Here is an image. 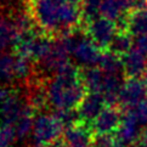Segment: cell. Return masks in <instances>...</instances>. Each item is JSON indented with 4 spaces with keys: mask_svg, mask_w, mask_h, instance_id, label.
<instances>
[{
    "mask_svg": "<svg viewBox=\"0 0 147 147\" xmlns=\"http://www.w3.org/2000/svg\"><path fill=\"white\" fill-rule=\"evenodd\" d=\"M24 7L36 29L52 39L83 29L80 5L67 0H27Z\"/></svg>",
    "mask_w": 147,
    "mask_h": 147,
    "instance_id": "6da1fadb",
    "label": "cell"
},
{
    "mask_svg": "<svg viewBox=\"0 0 147 147\" xmlns=\"http://www.w3.org/2000/svg\"><path fill=\"white\" fill-rule=\"evenodd\" d=\"M48 105L54 109H77L88 95L82 79V69L72 62L45 83Z\"/></svg>",
    "mask_w": 147,
    "mask_h": 147,
    "instance_id": "7a4b0ae2",
    "label": "cell"
},
{
    "mask_svg": "<svg viewBox=\"0 0 147 147\" xmlns=\"http://www.w3.org/2000/svg\"><path fill=\"white\" fill-rule=\"evenodd\" d=\"M63 131V125L55 117L54 113H39V115H36L34 119L32 141L49 147L62 138Z\"/></svg>",
    "mask_w": 147,
    "mask_h": 147,
    "instance_id": "3957f363",
    "label": "cell"
},
{
    "mask_svg": "<svg viewBox=\"0 0 147 147\" xmlns=\"http://www.w3.org/2000/svg\"><path fill=\"white\" fill-rule=\"evenodd\" d=\"M119 28L117 23L101 16L83 24V33L103 51L108 50Z\"/></svg>",
    "mask_w": 147,
    "mask_h": 147,
    "instance_id": "277c9868",
    "label": "cell"
},
{
    "mask_svg": "<svg viewBox=\"0 0 147 147\" xmlns=\"http://www.w3.org/2000/svg\"><path fill=\"white\" fill-rule=\"evenodd\" d=\"M147 98V84L140 78H125L119 95V108L129 111Z\"/></svg>",
    "mask_w": 147,
    "mask_h": 147,
    "instance_id": "5b68a950",
    "label": "cell"
},
{
    "mask_svg": "<svg viewBox=\"0 0 147 147\" xmlns=\"http://www.w3.org/2000/svg\"><path fill=\"white\" fill-rule=\"evenodd\" d=\"M123 119V112L119 107L106 106L90 125L91 130L98 136H114Z\"/></svg>",
    "mask_w": 147,
    "mask_h": 147,
    "instance_id": "8992f818",
    "label": "cell"
},
{
    "mask_svg": "<svg viewBox=\"0 0 147 147\" xmlns=\"http://www.w3.org/2000/svg\"><path fill=\"white\" fill-rule=\"evenodd\" d=\"M102 54L103 50L100 49L96 44H94L92 40L83 33V35L78 39L72 55L80 65L84 66V68H91L98 66Z\"/></svg>",
    "mask_w": 147,
    "mask_h": 147,
    "instance_id": "52a82bcc",
    "label": "cell"
},
{
    "mask_svg": "<svg viewBox=\"0 0 147 147\" xmlns=\"http://www.w3.org/2000/svg\"><path fill=\"white\" fill-rule=\"evenodd\" d=\"M136 7H139L136 0H102L98 13L101 17L119 24Z\"/></svg>",
    "mask_w": 147,
    "mask_h": 147,
    "instance_id": "ba28073f",
    "label": "cell"
},
{
    "mask_svg": "<svg viewBox=\"0 0 147 147\" xmlns=\"http://www.w3.org/2000/svg\"><path fill=\"white\" fill-rule=\"evenodd\" d=\"M107 105L101 94L97 92H88L80 105L77 107V113L79 117V122L90 125L97 118V115L103 111Z\"/></svg>",
    "mask_w": 147,
    "mask_h": 147,
    "instance_id": "9c48e42d",
    "label": "cell"
},
{
    "mask_svg": "<svg viewBox=\"0 0 147 147\" xmlns=\"http://www.w3.org/2000/svg\"><path fill=\"white\" fill-rule=\"evenodd\" d=\"M62 139L68 147H91L95 134L89 125L78 122L65 129Z\"/></svg>",
    "mask_w": 147,
    "mask_h": 147,
    "instance_id": "30bf717a",
    "label": "cell"
},
{
    "mask_svg": "<svg viewBox=\"0 0 147 147\" xmlns=\"http://www.w3.org/2000/svg\"><path fill=\"white\" fill-rule=\"evenodd\" d=\"M119 29L127 30L133 36H141L147 33V6L136 7L122 23L117 24Z\"/></svg>",
    "mask_w": 147,
    "mask_h": 147,
    "instance_id": "8fae6325",
    "label": "cell"
},
{
    "mask_svg": "<svg viewBox=\"0 0 147 147\" xmlns=\"http://www.w3.org/2000/svg\"><path fill=\"white\" fill-rule=\"evenodd\" d=\"M123 74L129 78H139L147 69V57L139 49H133L122 57Z\"/></svg>",
    "mask_w": 147,
    "mask_h": 147,
    "instance_id": "7c38bea8",
    "label": "cell"
},
{
    "mask_svg": "<svg viewBox=\"0 0 147 147\" xmlns=\"http://www.w3.org/2000/svg\"><path fill=\"white\" fill-rule=\"evenodd\" d=\"M114 138L117 141H119V142L130 147L131 145H134L136 141H139L141 138L140 125L136 123L130 115H128L127 113H123L122 123H120Z\"/></svg>",
    "mask_w": 147,
    "mask_h": 147,
    "instance_id": "4fadbf2b",
    "label": "cell"
},
{
    "mask_svg": "<svg viewBox=\"0 0 147 147\" xmlns=\"http://www.w3.org/2000/svg\"><path fill=\"white\" fill-rule=\"evenodd\" d=\"M24 103L26 102H23L22 100L20 98L18 94L13 90L11 95L0 105V106H1V108H0V114H1V119H3L1 124H6V125L13 127L17 122L21 112H22Z\"/></svg>",
    "mask_w": 147,
    "mask_h": 147,
    "instance_id": "5bb4252c",
    "label": "cell"
},
{
    "mask_svg": "<svg viewBox=\"0 0 147 147\" xmlns=\"http://www.w3.org/2000/svg\"><path fill=\"white\" fill-rule=\"evenodd\" d=\"M35 113L36 112L34 111V108L26 102L16 124L13 125L15 131H16V138L24 139L26 136L29 135V133H32L33 125H34V119H35L34 118Z\"/></svg>",
    "mask_w": 147,
    "mask_h": 147,
    "instance_id": "9a60e30c",
    "label": "cell"
},
{
    "mask_svg": "<svg viewBox=\"0 0 147 147\" xmlns=\"http://www.w3.org/2000/svg\"><path fill=\"white\" fill-rule=\"evenodd\" d=\"M82 79H83V83L85 85L88 92L101 94L103 80H105V73L98 67H91V68L83 67Z\"/></svg>",
    "mask_w": 147,
    "mask_h": 147,
    "instance_id": "2e32d148",
    "label": "cell"
},
{
    "mask_svg": "<svg viewBox=\"0 0 147 147\" xmlns=\"http://www.w3.org/2000/svg\"><path fill=\"white\" fill-rule=\"evenodd\" d=\"M133 35L129 32L123 29H119L118 33L115 34L112 44L109 45L108 51H111L112 54L119 56L120 59L127 55L129 51L133 50Z\"/></svg>",
    "mask_w": 147,
    "mask_h": 147,
    "instance_id": "e0dca14e",
    "label": "cell"
},
{
    "mask_svg": "<svg viewBox=\"0 0 147 147\" xmlns=\"http://www.w3.org/2000/svg\"><path fill=\"white\" fill-rule=\"evenodd\" d=\"M16 38L17 33L10 17L0 15V51H4L10 45L13 46Z\"/></svg>",
    "mask_w": 147,
    "mask_h": 147,
    "instance_id": "ac0fdd59",
    "label": "cell"
},
{
    "mask_svg": "<svg viewBox=\"0 0 147 147\" xmlns=\"http://www.w3.org/2000/svg\"><path fill=\"white\" fill-rule=\"evenodd\" d=\"M98 68L105 74H120L123 72L122 59L119 56L112 54L111 51H103L101 61L98 63Z\"/></svg>",
    "mask_w": 147,
    "mask_h": 147,
    "instance_id": "d6986e66",
    "label": "cell"
},
{
    "mask_svg": "<svg viewBox=\"0 0 147 147\" xmlns=\"http://www.w3.org/2000/svg\"><path fill=\"white\" fill-rule=\"evenodd\" d=\"M15 79V56L10 54L0 55V83L7 84Z\"/></svg>",
    "mask_w": 147,
    "mask_h": 147,
    "instance_id": "ffe728a7",
    "label": "cell"
},
{
    "mask_svg": "<svg viewBox=\"0 0 147 147\" xmlns=\"http://www.w3.org/2000/svg\"><path fill=\"white\" fill-rule=\"evenodd\" d=\"M101 3H102V0H83V4H82L83 24L97 17Z\"/></svg>",
    "mask_w": 147,
    "mask_h": 147,
    "instance_id": "44dd1931",
    "label": "cell"
},
{
    "mask_svg": "<svg viewBox=\"0 0 147 147\" xmlns=\"http://www.w3.org/2000/svg\"><path fill=\"white\" fill-rule=\"evenodd\" d=\"M124 113L130 115L140 127L141 125H147V98H145L142 102L136 105L135 107L129 109V111H125Z\"/></svg>",
    "mask_w": 147,
    "mask_h": 147,
    "instance_id": "7402d4cb",
    "label": "cell"
},
{
    "mask_svg": "<svg viewBox=\"0 0 147 147\" xmlns=\"http://www.w3.org/2000/svg\"><path fill=\"white\" fill-rule=\"evenodd\" d=\"M15 139H16V131L13 127L6 124L0 125V147H9Z\"/></svg>",
    "mask_w": 147,
    "mask_h": 147,
    "instance_id": "603a6c76",
    "label": "cell"
},
{
    "mask_svg": "<svg viewBox=\"0 0 147 147\" xmlns=\"http://www.w3.org/2000/svg\"><path fill=\"white\" fill-rule=\"evenodd\" d=\"M114 136H98L95 135L91 147H112L114 144Z\"/></svg>",
    "mask_w": 147,
    "mask_h": 147,
    "instance_id": "cb8c5ba5",
    "label": "cell"
},
{
    "mask_svg": "<svg viewBox=\"0 0 147 147\" xmlns=\"http://www.w3.org/2000/svg\"><path fill=\"white\" fill-rule=\"evenodd\" d=\"M136 49H139L147 57V33L136 39Z\"/></svg>",
    "mask_w": 147,
    "mask_h": 147,
    "instance_id": "d4e9b609",
    "label": "cell"
},
{
    "mask_svg": "<svg viewBox=\"0 0 147 147\" xmlns=\"http://www.w3.org/2000/svg\"><path fill=\"white\" fill-rule=\"evenodd\" d=\"M12 91V89H7V86H5L4 84H0V105L11 95Z\"/></svg>",
    "mask_w": 147,
    "mask_h": 147,
    "instance_id": "484cf974",
    "label": "cell"
},
{
    "mask_svg": "<svg viewBox=\"0 0 147 147\" xmlns=\"http://www.w3.org/2000/svg\"><path fill=\"white\" fill-rule=\"evenodd\" d=\"M140 140L147 145V127L142 131H141V138H140Z\"/></svg>",
    "mask_w": 147,
    "mask_h": 147,
    "instance_id": "4316f807",
    "label": "cell"
},
{
    "mask_svg": "<svg viewBox=\"0 0 147 147\" xmlns=\"http://www.w3.org/2000/svg\"><path fill=\"white\" fill-rule=\"evenodd\" d=\"M130 147H147V145H146L145 142H142L141 140H139V141H136L134 145H131Z\"/></svg>",
    "mask_w": 147,
    "mask_h": 147,
    "instance_id": "83f0119b",
    "label": "cell"
},
{
    "mask_svg": "<svg viewBox=\"0 0 147 147\" xmlns=\"http://www.w3.org/2000/svg\"><path fill=\"white\" fill-rule=\"evenodd\" d=\"M12 0H0V5H3V6H7V5L11 4Z\"/></svg>",
    "mask_w": 147,
    "mask_h": 147,
    "instance_id": "f1b7e54d",
    "label": "cell"
},
{
    "mask_svg": "<svg viewBox=\"0 0 147 147\" xmlns=\"http://www.w3.org/2000/svg\"><path fill=\"white\" fill-rule=\"evenodd\" d=\"M67 1H69L72 4H76V5H80V6L83 4V0H67Z\"/></svg>",
    "mask_w": 147,
    "mask_h": 147,
    "instance_id": "f546056e",
    "label": "cell"
},
{
    "mask_svg": "<svg viewBox=\"0 0 147 147\" xmlns=\"http://www.w3.org/2000/svg\"><path fill=\"white\" fill-rule=\"evenodd\" d=\"M142 77H144V80H145V83L147 84V69H146V72H145V74H144Z\"/></svg>",
    "mask_w": 147,
    "mask_h": 147,
    "instance_id": "4dcf8cb0",
    "label": "cell"
}]
</instances>
